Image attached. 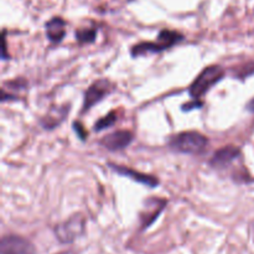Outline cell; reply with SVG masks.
I'll list each match as a JSON object with an SVG mask.
<instances>
[{"mask_svg": "<svg viewBox=\"0 0 254 254\" xmlns=\"http://www.w3.org/2000/svg\"><path fill=\"white\" fill-rule=\"evenodd\" d=\"M168 145L176 153L198 155L207 149L208 139L198 131H181L170 136Z\"/></svg>", "mask_w": 254, "mask_h": 254, "instance_id": "6da1fadb", "label": "cell"}, {"mask_svg": "<svg viewBox=\"0 0 254 254\" xmlns=\"http://www.w3.org/2000/svg\"><path fill=\"white\" fill-rule=\"evenodd\" d=\"M184 40V35H181L180 32L173 31V30H163L160 31V34L158 35V39L156 41H150V42H140V44H136L131 47V56L138 57V56H144V55H150V54H159V52H163L165 50L170 49L174 45L179 44L180 41Z\"/></svg>", "mask_w": 254, "mask_h": 254, "instance_id": "7a4b0ae2", "label": "cell"}, {"mask_svg": "<svg viewBox=\"0 0 254 254\" xmlns=\"http://www.w3.org/2000/svg\"><path fill=\"white\" fill-rule=\"evenodd\" d=\"M225 77V69L221 66L213 64L208 66L198 74L195 81L191 83L189 88V93L193 99H200L215 86L216 83L221 81Z\"/></svg>", "mask_w": 254, "mask_h": 254, "instance_id": "3957f363", "label": "cell"}, {"mask_svg": "<svg viewBox=\"0 0 254 254\" xmlns=\"http://www.w3.org/2000/svg\"><path fill=\"white\" fill-rule=\"evenodd\" d=\"M84 231H86V218L79 213L73 215L68 220L60 223L54 228V233L57 241L61 242L62 245L73 243L77 238L83 235Z\"/></svg>", "mask_w": 254, "mask_h": 254, "instance_id": "277c9868", "label": "cell"}, {"mask_svg": "<svg viewBox=\"0 0 254 254\" xmlns=\"http://www.w3.org/2000/svg\"><path fill=\"white\" fill-rule=\"evenodd\" d=\"M112 91H113V84H112V82L109 79H97L96 82H93L88 87V89L84 93L82 112H87L93 108L98 102L103 101Z\"/></svg>", "mask_w": 254, "mask_h": 254, "instance_id": "5b68a950", "label": "cell"}, {"mask_svg": "<svg viewBox=\"0 0 254 254\" xmlns=\"http://www.w3.org/2000/svg\"><path fill=\"white\" fill-rule=\"evenodd\" d=\"M0 254H37L34 243L17 235H6L0 242Z\"/></svg>", "mask_w": 254, "mask_h": 254, "instance_id": "8992f818", "label": "cell"}, {"mask_svg": "<svg viewBox=\"0 0 254 254\" xmlns=\"http://www.w3.org/2000/svg\"><path fill=\"white\" fill-rule=\"evenodd\" d=\"M134 135L131 131L129 130H117L114 133L108 134V135L103 136L99 140L103 148H106L109 151H118L123 150L127 146H129L133 141Z\"/></svg>", "mask_w": 254, "mask_h": 254, "instance_id": "52a82bcc", "label": "cell"}, {"mask_svg": "<svg viewBox=\"0 0 254 254\" xmlns=\"http://www.w3.org/2000/svg\"><path fill=\"white\" fill-rule=\"evenodd\" d=\"M241 158V149L235 145H227L215 151L210 160V165L215 169H226Z\"/></svg>", "mask_w": 254, "mask_h": 254, "instance_id": "ba28073f", "label": "cell"}, {"mask_svg": "<svg viewBox=\"0 0 254 254\" xmlns=\"http://www.w3.org/2000/svg\"><path fill=\"white\" fill-rule=\"evenodd\" d=\"M109 168L112 169L113 171H116L117 174L122 176H126V178L131 179V180L136 181L139 184H143V185L148 186V188H156V186L160 184V181L153 175H148V174L144 173H139V171L133 170L130 168H127V166L123 165H117V164H108Z\"/></svg>", "mask_w": 254, "mask_h": 254, "instance_id": "9c48e42d", "label": "cell"}, {"mask_svg": "<svg viewBox=\"0 0 254 254\" xmlns=\"http://www.w3.org/2000/svg\"><path fill=\"white\" fill-rule=\"evenodd\" d=\"M166 206V201L161 198H149L145 201L144 211L140 213L141 220V230L150 227L151 223L159 217L163 210Z\"/></svg>", "mask_w": 254, "mask_h": 254, "instance_id": "30bf717a", "label": "cell"}, {"mask_svg": "<svg viewBox=\"0 0 254 254\" xmlns=\"http://www.w3.org/2000/svg\"><path fill=\"white\" fill-rule=\"evenodd\" d=\"M66 22L61 17H54L46 22V35L47 39L52 44H60L66 35Z\"/></svg>", "mask_w": 254, "mask_h": 254, "instance_id": "8fae6325", "label": "cell"}, {"mask_svg": "<svg viewBox=\"0 0 254 254\" xmlns=\"http://www.w3.org/2000/svg\"><path fill=\"white\" fill-rule=\"evenodd\" d=\"M68 111H69L68 106L60 107V108L51 111L46 117H45V118H42L41 121L42 127H44L45 129H55L57 126H60V124L64 121Z\"/></svg>", "mask_w": 254, "mask_h": 254, "instance_id": "7c38bea8", "label": "cell"}, {"mask_svg": "<svg viewBox=\"0 0 254 254\" xmlns=\"http://www.w3.org/2000/svg\"><path fill=\"white\" fill-rule=\"evenodd\" d=\"M96 36L97 30L92 29V27H86V29H81L76 31V39L81 45L91 44L96 40Z\"/></svg>", "mask_w": 254, "mask_h": 254, "instance_id": "4fadbf2b", "label": "cell"}, {"mask_svg": "<svg viewBox=\"0 0 254 254\" xmlns=\"http://www.w3.org/2000/svg\"><path fill=\"white\" fill-rule=\"evenodd\" d=\"M117 119H118V117H117L116 112H111V113L107 114L106 117H103V118H101L99 121L96 122V124H94V130L102 131L104 130V129L109 128V127L114 126Z\"/></svg>", "mask_w": 254, "mask_h": 254, "instance_id": "5bb4252c", "label": "cell"}, {"mask_svg": "<svg viewBox=\"0 0 254 254\" xmlns=\"http://www.w3.org/2000/svg\"><path fill=\"white\" fill-rule=\"evenodd\" d=\"M236 78H246V77H250L254 74V62H248V64H243L236 68L235 73Z\"/></svg>", "mask_w": 254, "mask_h": 254, "instance_id": "9a60e30c", "label": "cell"}, {"mask_svg": "<svg viewBox=\"0 0 254 254\" xmlns=\"http://www.w3.org/2000/svg\"><path fill=\"white\" fill-rule=\"evenodd\" d=\"M202 107V102H200L198 99H195V102H192V103H185L183 106V111L188 112V111H191V109L193 108H201Z\"/></svg>", "mask_w": 254, "mask_h": 254, "instance_id": "2e32d148", "label": "cell"}, {"mask_svg": "<svg viewBox=\"0 0 254 254\" xmlns=\"http://www.w3.org/2000/svg\"><path fill=\"white\" fill-rule=\"evenodd\" d=\"M73 128H74V130L77 131V134H78L79 138H81L82 140H84V139H86V136H87V133H86V131H84L83 127H82L81 124H79V126H78V123H77V122H74V123H73Z\"/></svg>", "mask_w": 254, "mask_h": 254, "instance_id": "e0dca14e", "label": "cell"}, {"mask_svg": "<svg viewBox=\"0 0 254 254\" xmlns=\"http://www.w3.org/2000/svg\"><path fill=\"white\" fill-rule=\"evenodd\" d=\"M2 60H6L9 59V56L6 55V40H5V31L2 34Z\"/></svg>", "mask_w": 254, "mask_h": 254, "instance_id": "ac0fdd59", "label": "cell"}, {"mask_svg": "<svg viewBox=\"0 0 254 254\" xmlns=\"http://www.w3.org/2000/svg\"><path fill=\"white\" fill-rule=\"evenodd\" d=\"M247 111H250V112H252V113H254V97L247 103Z\"/></svg>", "mask_w": 254, "mask_h": 254, "instance_id": "d6986e66", "label": "cell"}, {"mask_svg": "<svg viewBox=\"0 0 254 254\" xmlns=\"http://www.w3.org/2000/svg\"><path fill=\"white\" fill-rule=\"evenodd\" d=\"M56 254H77L76 251L73 250H67V251H64V252H60V253H56Z\"/></svg>", "mask_w": 254, "mask_h": 254, "instance_id": "ffe728a7", "label": "cell"}]
</instances>
